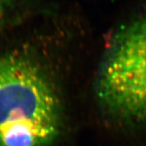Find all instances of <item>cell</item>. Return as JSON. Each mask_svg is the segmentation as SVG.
<instances>
[{
  "label": "cell",
  "mask_w": 146,
  "mask_h": 146,
  "mask_svg": "<svg viewBox=\"0 0 146 146\" xmlns=\"http://www.w3.org/2000/svg\"><path fill=\"white\" fill-rule=\"evenodd\" d=\"M19 1L20 0H0V20L16 7Z\"/></svg>",
  "instance_id": "3"
},
{
  "label": "cell",
  "mask_w": 146,
  "mask_h": 146,
  "mask_svg": "<svg viewBox=\"0 0 146 146\" xmlns=\"http://www.w3.org/2000/svg\"><path fill=\"white\" fill-rule=\"evenodd\" d=\"M105 117L121 127L146 128V14L120 25L105 47L94 81Z\"/></svg>",
  "instance_id": "2"
},
{
  "label": "cell",
  "mask_w": 146,
  "mask_h": 146,
  "mask_svg": "<svg viewBox=\"0 0 146 146\" xmlns=\"http://www.w3.org/2000/svg\"><path fill=\"white\" fill-rule=\"evenodd\" d=\"M61 120L56 90L36 60L21 51L0 56V146H47Z\"/></svg>",
  "instance_id": "1"
}]
</instances>
